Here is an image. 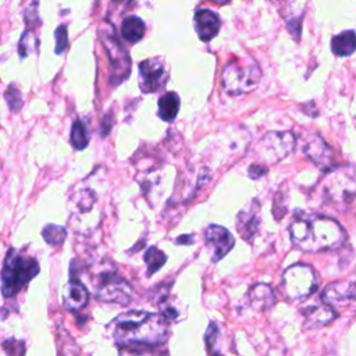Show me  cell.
I'll list each match as a JSON object with an SVG mask.
<instances>
[{
	"mask_svg": "<svg viewBox=\"0 0 356 356\" xmlns=\"http://www.w3.org/2000/svg\"><path fill=\"white\" fill-rule=\"evenodd\" d=\"M296 139L292 132H268L256 145V156L267 164H275L289 156L295 147Z\"/></svg>",
	"mask_w": 356,
	"mask_h": 356,
	"instance_id": "cell-7",
	"label": "cell"
},
{
	"mask_svg": "<svg viewBox=\"0 0 356 356\" xmlns=\"http://www.w3.org/2000/svg\"><path fill=\"white\" fill-rule=\"evenodd\" d=\"M286 28H288V31L292 33V36L295 38V40H298V39H299V35H300V31H302V18L298 17V18L288 19Z\"/></svg>",
	"mask_w": 356,
	"mask_h": 356,
	"instance_id": "cell-30",
	"label": "cell"
},
{
	"mask_svg": "<svg viewBox=\"0 0 356 356\" xmlns=\"http://www.w3.org/2000/svg\"><path fill=\"white\" fill-rule=\"evenodd\" d=\"M99 39L103 43L108 60L110 85L115 88L127 81L131 74L129 53L127 47L120 42V38L115 35L114 28L110 25L99 28Z\"/></svg>",
	"mask_w": 356,
	"mask_h": 356,
	"instance_id": "cell-5",
	"label": "cell"
},
{
	"mask_svg": "<svg viewBox=\"0 0 356 356\" xmlns=\"http://www.w3.org/2000/svg\"><path fill=\"white\" fill-rule=\"evenodd\" d=\"M302 314L305 317V327L309 328L327 325L337 317V312L324 303L307 306L302 310Z\"/></svg>",
	"mask_w": 356,
	"mask_h": 356,
	"instance_id": "cell-17",
	"label": "cell"
},
{
	"mask_svg": "<svg viewBox=\"0 0 356 356\" xmlns=\"http://www.w3.org/2000/svg\"><path fill=\"white\" fill-rule=\"evenodd\" d=\"M266 172H267V167L263 165V164H260V163L252 164V165L249 167V170H248V175H249L252 179H259V178H261Z\"/></svg>",
	"mask_w": 356,
	"mask_h": 356,
	"instance_id": "cell-31",
	"label": "cell"
},
{
	"mask_svg": "<svg viewBox=\"0 0 356 356\" xmlns=\"http://www.w3.org/2000/svg\"><path fill=\"white\" fill-rule=\"evenodd\" d=\"M146 25L142 18L136 15H128L121 22V35L129 43H138L145 36Z\"/></svg>",
	"mask_w": 356,
	"mask_h": 356,
	"instance_id": "cell-19",
	"label": "cell"
},
{
	"mask_svg": "<svg viewBox=\"0 0 356 356\" xmlns=\"http://www.w3.org/2000/svg\"><path fill=\"white\" fill-rule=\"evenodd\" d=\"M260 225V203L253 199L250 204L241 210L236 217V231L243 241L250 242Z\"/></svg>",
	"mask_w": 356,
	"mask_h": 356,
	"instance_id": "cell-14",
	"label": "cell"
},
{
	"mask_svg": "<svg viewBox=\"0 0 356 356\" xmlns=\"http://www.w3.org/2000/svg\"><path fill=\"white\" fill-rule=\"evenodd\" d=\"M321 193L331 204H335V207H346L350 204L355 195L353 175L342 170L330 171L321 181Z\"/></svg>",
	"mask_w": 356,
	"mask_h": 356,
	"instance_id": "cell-8",
	"label": "cell"
},
{
	"mask_svg": "<svg viewBox=\"0 0 356 356\" xmlns=\"http://www.w3.org/2000/svg\"><path fill=\"white\" fill-rule=\"evenodd\" d=\"M39 263L33 257L11 248L4 257L0 274L3 296H15L39 274Z\"/></svg>",
	"mask_w": 356,
	"mask_h": 356,
	"instance_id": "cell-3",
	"label": "cell"
},
{
	"mask_svg": "<svg viewBox=\"0 0 356 356\" xmlns=\"http://www.w3.org/2000/svg\"><path fill=\"white\" fill-rule=\"evenodd\" d=\"M204 241L213 263H217L220 259H222L235 245V239L231 232L217 224H211L206 228Z\"/></svg>",
	"mask_w": 356,
	"mask_h": 356,
	"instance_id": "cell-11",
	"label": "cell"
},
{
	"mask_svg": "<svg viewBox=\"0 0 356 356\" xmlns=\"http://www.w3.org/2000/svg\"><path fill=\"white\" fill-rule=\"evenodd\" d=\"M303 152L306 157L320 168H331L334 164V150L332 147L317 134L307 136Z\"/></svg>",
	"mask_w": 356,
	"mask_h": 356,
	"instance_id": "cell-13",
	"label": "cell"
},
{
	"mask_svg": "<svg viewBox=\"0 0 356 356\" xmlns=\"http://www.w3.org/2000/svg\"><path fill=\"white\" fill-rule=\"evenodd\" d=\"M145 261L147 266V275H152L165 264L167 256L160 249L152 246L145 252Z\"/></svg>",
	"mask_w": 356,
	"mask_h": 356,
	"instance_id": "cell-24",
	"label": "cell"
},
{
	"mask_svg": "<svg viewBox=\"0 0 356 356\" xmlns=\"http://www.w3.org/2000/svg\"><path fill=\"white\" fill-rule=\"evenodd\" d=\"M168 71L161 57L146 58L139 63V88L143 93H154L165 86Z\"/></svg>",
	"mask_w": 356,
	"mask_h": 356,
	"instance_id": "cell-10",
	"label": "cell"
},
{
	"mask_svg": "<svg viewBox=\"0 0 356 356\" xmlns=\"http://www.w3.org/2000/svg\"><path fill=\"white\" fill-rule=\"evenodd\" d=\"M111 127H113V117L111 115H106L103 118V124H102V135L106 136L110 132Z\"/></svg>",
	"mask_w": 356,
	"mask_h": 356,
	"instance_id": "cell-32",
	"label": "cell"
},
{
	"mask_svg": "<svg viewBox=\"0 0 356 356\" xmlns=\"http://www.w3.org/2000/svg\"><path fill=\"white\" fill-rule=\"evenodd\" d=\"M214 356H220V355H214Z\"/></svg>",
	"mask_w": 356,
	"mask_h": 356,
	"instance_id": "cell-36",
	"label": "cell"
},
{
	"mask_svg": "<svg viewBox=\"0 0 356 356\" xmlns=\"http://www.w3.org/2000/svg\"><path fill=\"white\" fill-rule=\"evenodd\" d=\"M218 332H220V331H218L217 324H216V323H210V325H209V328H207V332H206V335H204L206 343H207V348H209L210 352L214 349V343H216V338L218 337Z\"/></svg>",
	"mask_w": 356,
	"mask_h": 356,
	"instance_id": "cell-29",
	"label": "cell"
},
{
	"mask_svg": "<svg viewBox=\"0 0 356 356\" xmlns=\"http://www.w3.org/2000/svg\"><path fill=\"white\" fill-rule=\"evenodd\" d=\"M281 288L286 299L305 300L317 289V275L307 264H293L284 271Z\"/></svg>",
	"mask_w": 356,
	"mask_h": 356,
	"instance_id": "cell-6",
	"label": "cell"
},
{
	"mask_svg": "<svg viewBox=\"0 0 356 356\" xmlns=\"http://www.w3.org/2000/svg\"><path fill=\"white\" fill-rule=\"evenodd\" d=\"M4 99L7 102V106L11 113H18L24 104L21 90L15 83H10L8 88L4 92Z\"/></svg>",
	"mask_w": 356,
	"mask_h": 356,
	"instance_id": "cell-27",
	"label": "cell"
},
{
	"mask_svg": "<svg viewBox=\"0 0 356 356\" xmlns=\"http://www.w3.org/2000/svg\"><path fill=\"white\" fill-rule=\"evenodd\" d=\"M355 49H356V38L352 29L341 32L339 35L331 39V50L335 56H339V57L350 56L353 54Z\"/></svg>",
	"mask_w": 356,
	"mask_h": 356,
	"instance_id": "cell-21",
	"label": "cell"
},
{
	"mask_svg": "<svg viewBox=\"0 0 356 356\" xmlns=\"http://www.w3.org/2000/svg\"><path fill=\"white\" fill-rule=\"evenodd\" d=\"M89 302V292L86 286L76 278H72L68 281L64 295H63V303L67 310L78 312L83 309Z\"/></svg>",
	"mask_w": 356,
	"mask_h": 356,
	"instance_id": "cell-16",
	"label": "cell"
},
{
	"mask_svg": "<svg viewBox=\"0 0 356 356\" xmlns=\"http://www.w3.org/2000/svg\"><path fill=\"white\" fill-rule=\"evenodd\" d=\"M261 79V70L249 56L232 58L221 72V85L227 95L241 96L252 92Z\"/></svg>",
	"mask_w": 356,
	"mask_h": 356,
	"instance_id": "cell-4",
	"label": "cell"
},
{
	"mask_svg": "<svg viewBox=\"0 0 356 356\" xmlns=\"http://www.w3.org/2000/svg\"><path fill=\"white\" fill-rule=\"evenodd\" d=\"M35 28L36 26H26V29L24 31L19 43H18V53L21 58H25L26 56H29L32 51H35L38 49L39 44V39L35 35Z\"/></svg>",
	"mask_w": 356,
	"mask_h": 356,
	"instance_id": "cell-22",
	"label": "cell"
},
{
	"mask_svg": "<svg viewBox=\"0 0 356 356\" xmlns=\"http://www.w3.org/2000/svg\"><path fill=\"white\" fill-rule=\"evenodd\" d=\"M132 286L128 281L121 278L115 271H103L99 274L96 285V296L102 302L128 305L132 299Z\"/></svg>",
	"mask_w": 356,
	"mask_h": 356,
	"instance_id": "cell-9",
	"label": "cell"
},
{
	"mask_svg": "<svg viewBox=\"0 0 356 356\" xmlns=\"http://www.w3.org/2000/svg\"><path fill=\"white\" fill-rule=\"evenodd\" d=\"M71 145L76 150H83L89 145V134L82 120H75L71 128Z\"/></svg>",
	"mask_w": 356,
	"mask_h": 356,
	"instance_id": "cell-23",
	"label": "cell"
},
{
	"mask_svg": "<svg viewBox=\"0 0 356 356\" xmlns=\"http://www.w3.org/2000/svg\"><path fill=\"white\" fill-rule=\"evenodd\" d=\"M195 29L200 40L209 42L213 38L217 36L220 28H221V21L217 13L209 10V8H199L195 13Z\"/></svg>",
	"mask_w": 356,
	"mask_h": 356,
	"instance_id": "cell-15",
	"label": "cell"
},
{
	"mask_svg": "<svg viewBox=\"0 0 356 356\" xmlns=\"http://www.w3.org/2000/svg\"><path fill=\"white\" fill-rule=\"evenodd\" d=\"M131 3V0H111V6H113V8H122L124 10V7L125 6H128Z\"/></svg>",
	"mask_w": 356,
	"mask_h": 356,
	"instance_id": "cell-33",
	"label": "cell"
},
{
	"mask_svg": "<svg viewBox=\"0 0 356 356\" xmlns=\"http://www.w3.org/2000/svg\"><path fill=\"white\" fill-rule=\"evenodd\" d=\"M355 284L348 281L330 282L321 293V300L324 305L335 309H342L352 306L355 302Z\"/></svg>",
	"mask_w": 356,
	"mask_h": 356,
	"instance_id": "cell-12",
	"label": "cell"
},
{
	"mask_svg": "<svg viewBox=\"0 0 356 356\" xmlns=\"http://www.w3.org/2000/svg\"><path fill=\"white\" fill-rule=\"evenodd\" d=\"M72 203H74V207L81 211V213H85V211H89L92 209V206L95 204L96 202V195L92 189H79L72 197H71Z\"/></svg>",
	"mask_w": 356,
	"mask_h": 356,
	"instance_id": "cell-25",
	"label": "cell"
},
{
	"mask_svg": "<svg viewBox=\"0 0 356 356\" xmlns=\"http://www.w3.org/2000/svg\"><path fill=\"white\" fill-rule=\"evenodd\" d=\"M54 38H56V54H61L67 47H68V29L67 25H60L56 32H54Z\"/></svg>",
	"mask_w": 356,
	"mask_h": 356,
	"instance_id": "cell-28",
	"label": "cell"
},
{
	"mask_svg": "<svg viewBox=\"0 0 356 356\" xmlns=\"http://www.w3.org/2000/svg\"><path fill=\"white\" fill-rule=\"evenodd\" d=\"M192 235L189 236V235H182V236H178L177 238V243H179V245H186V243H193V241H192Z\"/></svg>",
	"mask_w": 356,
	"mask_h": 356,
	"instance_id": "cell-34",
	"label": "cell"
},
{
	"mask_svg": "<svg viewBox=\"0 0 356 356\" xmlns=\"http://www.w3.org/2000/svg\"><path fill=\"white\" fill-rule=\"evenodd\" d=\"M210 1H213L217 6H222V4H227L229 0H210Z\"/></svg>",
	"mask_w": 356,
	"mask_h": 356,
	"instance_id": "cell-35",
	"label": "cell"
},
{
	"mask_svg": "<svg viewBox=\"0 0 356 356\" xmlns=\"http://www.w3.org/2000/svg\"><path fill=\"white\" fill-rule=\"evenodd\" d=\"M110 331L113 339L121 348L159 346L168 337L165 317L145 310L121 313L110 323Z\"/></svg>",
	"mask_w": 356,
	"mask_h": 356,
	"instance_id": "cell-1",
	"label": "cell"
},
{
	"mask_svg": "<svg viewBox=\"0 0 356 356\" xmlns=\"http://www.w3.org/2000/svg\"><path fill=\"white\" fill-rule=\"evenodd\" d=\"M179 96L175 92H167L159 99V117L163 121L171 122L179 111Z\"/></svg>",
	"mask_w": 356,
	"mask_h": 356,
	"instance_id": "cell-20",
	"label": "cell"
},
{
	"mask_svg": "<svg viewBox=\"0 0 356 356\" xmlns=\"http://www.w3.org/2000/svg\"><path fill=\"white\" fill-rule=\"evenodd\" d=\"M246 298H248L249 306L257 312L270 309L275 302L273 289L267 284H261V282L252 285L250 289L248 291Z\"/></svg>",
	"mask_w": 356,
	"mask_h": 356,
	"instance_id": "cell-18",
	"label": "cell"
},
{
	"mask_svg": "<svg viewBox=\"0 0 356 356\" xmlns=\"http://www.w3.org/2000/svg\"><path fill=\"white\" fill-rule=\"evenodd\" d=\"M42 236L50 246H60L67 238V229L61 225L47 224L42 231Z\"/></svg>",
	"mask_w": 356,
	"mask_h": 356,
	"instance_id": "cell-26",
	"label": "cell"
},
{
	"mask_svg": "<svg viewBox=\"0 0 356 356\" xmlns=\"http://www.w3.org/2000/svg\"><path fill=\"white\" fill-rule=\"evenodd\" d=\"M289 235L296 248L314 253L338 249L346 239L338 221L320 214L296 217L289 225Z\"/></svg>",
	"mask_w": 356,
	"mask_h": 356,
	"instance_id": "cell-2",
	"label": "cell"
}]
</instances>
